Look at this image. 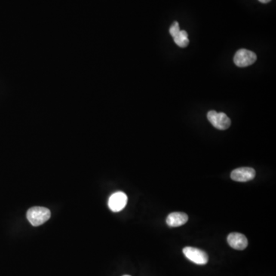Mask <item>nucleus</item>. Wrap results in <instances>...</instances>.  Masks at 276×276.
I'll return each mask as SVG.
<instances>
[{"mask_svg": "<svg viewBox=\"0 0 276 276\" xmlns=\"http://www.w3.org/2000/svg\"><path fill=\"white\" fill-rule=\"evenodd\" d=\"M27 219L34 226H38L48 221L51 217V211L41 206H34L27 212Z\"/></svg>", "mask_w": 276, "mask_h": 276, "instance_id": "obj_1", "label": "nucleus"}, {"mask_svg": "<svg viewBox=\"0 0 276 276\" xmlns=\"http://www.w3.org/2000/svg\"><path fill=\"white\" fill-rule=\"evenodd\" d=\"M182 252L187 259L197 265H206L208 262V255L201 249L188 246L182 249Z\"/></svg>", "mask_w": 276, "mask_h": 276, "instance_id": "obj_2", "label": "nucleus"}, {"mask_svg": "<svg viewBox=\"0 0 276 276\" xmlns=\"http://www.w3.org/2000/svg\"><path fill=\"white\" fill-rule=\"evenodd\" d=\"M207 118L210 124L218 130H226L231 125V120L225 113L210 111L207 114Z\"/></svg>", "mask_w": 276, "mask_h": 276, "instance_id": "obj_3", "label": "nucleus"}, {"mask_svg": "<svg viewBox=\"0 0 276 276\" xmlns=\"http://www.w3.org/2000/svg\"><path fill=\"white\" fill-rule=\"evenodd\" d=\"M256 59H257V56L256 53L245 49H241L236 53L234 61L237 66L245 68L254 64Z\"/></svg>", "mask_w": 276, "mask_h": 276, "instance_id": "obj_4", "label": "nucleus"}, {"mask_svg": "<svg viewBox=\"0 0 276 276\" xmlns=\"http://www.w3.org/2000/svg\"><path fill=\"white\" fill-rule=\"evenodd\" d=\"M127 203V197L124 193L116 192L113 194L108 200L110 210L114 213L121 211Z\"/></svg>", "mask_w": 276, "mask_h": 276, "instance_id": "obj_5", "label": "nucleus"}, {"mask_svg": "<svg viewBox=\"0 0 276 276\" xmlns=\"http://www.w3.org/2000/svg\"><path fill=\"white\" fill-rule=\"evenodd\" d=\"M256 176V170L252 167H240L233 170L231 179L237 182H247Z\"/></svg>", "mask_w": 276, "mask_h": 276, "instance_id": "obj_6", "label": "nucleus"}, {"mask_svg": "<svg viewBox=\"0 0 276 276\" xmlns=\"http://www.w3.org/2000/svg\"><path fill=\"white\" fill-rule=\"evenodd\" d=\"M227 242L233 249L243 250L248 246V240L246 236L239 233H232L227 237Z\"/></svg>", "mask_w": 276, "mask_h": 276, "instance_id": "obj_7", "label": "nucleus"}, {"mask_svg": "<svg viewBox=\"0 0 276 276\" xmlns=\"http://www.w3.org/2000/svg\"><path fill=\"white\" fill-rule=\"evenodd\" d=\"M188 221V216L186 213L174 212L168 215L166 222L170 227H178L187 223Z\"/></svg>", "mask_w": 276, "mask_h": 276, "instance_id": "obj_8", "label": "nucleus"}, {"mask_svg": "<svg viewBox=\"0 0 276 276\" xmlns=\"http://www.w3.org/2000/svg\"><path fill=\"white\" fill-rule=\"evenodd\" d=\"M173 38L174 42L180 48H186L189 44V38H188V34L186 31H179Z\"/></svg>", "mask_w": 276, "mask_h": 276, "instance_id": "obj_9", "label": "nucleus"}, {"mask_svg": "<svg viewBox=\"0 0 276 276\" xmlns=\"http://www.w3.org/2000/svg\"><path fill=\"white\" fill-rule=\"evenodd\" d=\"M179 31H180V29H179V23L177 22H173L170 28V34L171 35V36L174 37Z\"/></svg>", "mask_w": 276, "mask_h": 276, "instance_id": "obj_10", "label": "nucleus"}, {"mask_svg": "<svg viewBox=\"0 0 276 276\" xmlns=\"http://www.w3.org/2000/svg\"><path fill=\"white\" fill-rule=\"evenodd\" d=\"M259 2L262 3V4H268L271 0H259Z\"/></svg>", "mask_w": 276, "mask_h": 276, "instance_id": "obj_11", "label": "nucleus"}, {"mask_svg": "<svg viewBox=\"0 0 276 276\" xmlns=\"http://www.w3.org/2000/svg\"><path fill=\"white\" fill-rule=\"evenodd\" d=\"M123 276H130V275H128V274H125V275H123Z\"/></svg>", "mask_w": 276, "mask_h": 276, "instance_id": "obj_12", "label": "nucleus"}]
</instances>
